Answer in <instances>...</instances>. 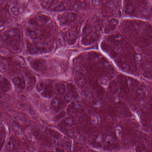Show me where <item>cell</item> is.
I'll use <instances>...</instances> for the list:
<instances>
[{
  "label": "cell",
  "instance_id": "cell-28",
  "mask_svg": "<svg viewBox=\"0 0 152 152\" xmlns=\"http://www.w3.org/2000/svg\"><path fill=\"white\" fill-rule=\"evenodd\" d=\"M135 8L132 4H128L126 5L125 8V12L126 14L132 15L135 14Z\"/></svg>",
  "mask_w": 152,
  "mask_h": 152
},
{
  "label": "cell",
  "instance_id": "cell-34",
  "mask_svg": "<svg viewBox=\"0 0 152 152\" xmlns=\"http://www.w3.org/2000/svg\"><path fill=\"white\" fill-rule=\"evenodd\" d=\"M44 85H45V83H44V82L42 81L38 82L36 85V90L37 91L39 92H41L43 90Z\"/></svg>",
  "mask_w": 152,
  "mask_h": 152
},
{
  "label": "cell",
  "instance_id": "cell-35",
  "mask_svg": "<svg viewBox=\"0 0 152 152\" xmlns=\"http://www.w3.org/2000/svg\"><path fill=\"white\" fill-rule=\"evenodd\" d=\"M91 121L92 124L95 125L98 124L100 121V119L98 115H92L91 117Z\"/></svg>",
  "mask_w": 152,
  "mask_h": 152
},
{
  "label": "cell",
  "instance_id": "cell-31",
  "mask_svg": "<svg viewBox=\"0 0 152 152\" xmlns=\"http://www.w3.org/2000/svg\"><path fill=\"white\" fill-rule=\"evenodd\" d=\"M72 141L69 138H66L63 142V147L66 150H70L72 148Z\"/></svg>",
  "mask_w": 152,
  "mask_h": 152
},
{
  "label": "cell",
  "instance_id": "cell-2",
  "mask_svg": "<svg viewBox=\"0 0 152 152\" xmlns=\"http://www.w3.org/2000/svg\"><path fill=\"white\" fill-rule=\"evenodd\" d=\"M1 38L5 42L9 44L18 43L21 39V32L18 29L11 28L3 34Z\"/></svg>",
  "mask_w": 152,
  "mask_h": 152
},
{
  "label": "cell",
  "instance_id": "cell-25",
  "mask_svg": "<svg viewBox=\"0 0 152 152\" xmlns=\"http://www.w3.org/2000/svg\"><path fill=\"white\" fill-rule=\"evenodd\" d=\"M48 133H49L50 135L54 138L58 139L61 137V135L60 134V132H58V131L55 129L50 128V129H48Z\"/></svg>",
  "mask_w": 152,
  "mask_h": 152
},
{
  "label": "cell",
  "instance_id": "cell-6",
  "mask_svg": "<svg viewBox=\"0 0 152 152\" xmlns=\"http://www.w3.org/2000/svg\"><path fill=\"white\" fill-rule=\"evenodd\" d=\"M66 40L69 45H73L77 39V34L74 29H69L65 34Z\"/></svg>",
  "mask_w": 152,
  "mask_h": 152
},
{
  "label": "cell",
  "instance_id": "cell-32",
  "mask_svg": "<svg viewBox=\"0 0 152 152\" xmlns=\"http://www.w3.org/2000/svg\"><path fill=\"white\" fill-rule=\"evenodd\" d=\"M102 142V137L100 134H97L94 137L93 139V143L99 146L101 145Z\"/></svg>",
  "mask_w": 152,
  "mask_h": 152
},
{
  "label": "cell",
  "instance_id": "cell-27",
  "mask_svg": "<svg viewBox=\"0 0 152 152\" xmlns=\"http://www.w3.org/2000/svg\"><path fill=\"white\" fill-rule=\"evenodd\" d=\"M115 144V140L112 136H107L105 139V145L106 147L110 148L113 146Z\"/></svg>",
  "mask_w": 152,
  "mask_h": 152
},
{
  "label": "cell",
  "instance_id": "cell-41",
  "mask_svg": "<svg viewBox=\"0 0 152 152\" xmlns=\"http://www.w3.org/2000/svg\"><path fill=\"white\" fill-rule=\"evenodd\" d=\"M112 88L114 92L116 93L118 92V86H117V83H113V85L112 86Z\"/></svg>",
  "mask_w": 152,
  "mask_h": 152
},
{
  "label": "cell",
  "instance_id": "cell-24",
  "mask_svg": "<svg viewBox=\"0 0 152 152\" xmlns=\"http://www.w3.org/2000/svg\"><path fill=\"white\" fill-rule=\"evenodd\" d=\"M128 85L129 88L131 90L136 89L139 86V82L136 79L129 78L128 79Z\"/></svg>",
  "mask_w": 152,
  "mask_h": 152
},
{
  "label": "cell",
  "instance_id": "cell-4",
  "mask_svg": "<svg viewBox=\"0 0 152 152\" xmlns=\"http://www.w3.org/2000/svg\"><path fill=\"white\" fill-rule=\"evenodd\" d=\"M30 64L32 68L37 72L44 71L47 66L46 60L42 58H34L32 59Z\"/></svg>",
  "mask_w": 152,
  "mask_h": 152
},
{
  "label": "cell",
  "instance_id": "cell-7",
  "mask_svg": "<svg viewBox=\"0 0 152 152\" xmlns=\"http://www.w3.org/2000/svg\"><path fill=\"white\" fill-rule=\"evenodd\" d=\"M41 95L44 97L51 98L53 96L54 93V86L51 83L45 84L43 90L41 92Z\"/></svg>",
  "mask_w": 152,
  "mask_h": 152
},
{
  "label": "cell",
  "instance_id": "cell-44",
  "mask_svg": "<svg viewBox=\"0 0 152 152\" xmlns=\"http://www.w3.org/2000/svg\"><path fill=\"white\" fill-rule=\"evenodd\" d=\"M92 5L94 6V7H98L100 5V2L99 1H91Z\"/></svg>",
  "mask_w": 152,
  "mask_h": 152
},
{
  "label": "cell",
  "instance_id": "cell-29",
  "mask_svg": "<svg viewBox=\"0 0 152 152\" xmlns=\"http://www.w3.org/2000/svg\"><path fill=\"white\" fill-rule=\"evenodd\" d=\"M10 12L12 15L17 16L20 13V9L18 6L15 5H12L10 8Z\"/></svg>",
  "mask_w": 152,
  "mask_h": 152
},
{
  "label": "cell",
  "instance_id": "cell-10",
  "mask_svg": "<svg viewBox=\"0 0 152 152\" xmlns=\"http://www.w3.org/2000/svg\"><path fill=\"white\" fill-rule=\"evenodd\" d=\"M17 145L16 139L13 137H10L7 141L5 146V149L7 152H14L17 148Z\"/></svg>",
  "mask_w": 152,
  "mask_h": 152
},
{
  "label": "cell",
  "instance_id": "cell-20",
  "mask_svg": "<svg viewBox=\"0 0 152 152\" xmlns=\"http://www.w3.org/2000/svg\"><path fill=\"white\" fill-rule=\"evenodd\" d=\"M66 4L64 2L56 1L53 7L50 9V10L53 11H59L64 10L65 9Z\"/></svg>",
  "mask_w": 152,
  "mask_h": 152
},
{
  "label": "cell",
  "instance_id": "cell-19",
  "mask_svg": "<svg viewBox=\"0 0 152 152\" xmlns=\"http://www.w3.org/2000/svg\"><path fill=\"white\" fill-rule=\"evenodd\" d=\"M136 94L139 98H145L147 95L146 89L144 86H139L136 89Z\"/></svg>",
  "mask_w": 152,
  "mask_h": 152
},
{
  "label": "cell",
  "instance_id": "cell-16",
  "mask_svg": "<svg viewBox=\"0 0 152 152\" xmlns=\"http://www.w3.org/2000/svg\"><path fill=\"white\" fill-rule=\"evenodd\" d=\"M35 20H36L37 23H39L43 25L49 23L50 21V18L47 15L44 14H39L36 16Z\"/></svg>",
  "mask_w": 152,
  "mask_h": 152
},
{
  "label": "cell",
  "instance_id": "cell-30",
  "mask_svg": "<svg viewBox=\"0 0 152 152\" xmlns=\"http://www.w3.org/2000/svg\"><path fill=\"white\" fill-rule=\"evenodd\" d=\"M55 2L56 1H44L42 2L41 5L44 8L50 10L55 4Z\"/></svg>",
  "mask_w": 152,
  "mask_h": 152
},
{
  "label": "cell",
  "instance_id": "cell-45",
  "mask_svg": "<svg viewBox=\"0 0 152 152\" xmlns=\"http://www.w3.org/2000/svg\"><path fill=\"white\" fill-rule=\"evenodd\" d=\"M4 21L3 20V19H1L0 18V27H1V26L4 25Z\"/></svg>",
  "mask_w": 152,
  "mask_h": 152
},
{
  "label": "cell",
  "instance_id": "cell-37",
  "mask_svg": "<svg viewBox=\"0 0 152 152\" xmlns=\"http://www.w3.org/2000/svg\"><path fill=\"white\" fill-rule=\"evenodd\" d=\"M84 96L88 99H92L93 98V94L92 91L89 89H85L83 91Z\"/></svg>",
  "mask_w": 152,
  "mask_h": 152
},
{
  "label": "cell",
  "instance_id": "cell-42",
  "mask_svg": "<svg viewBox=\"0 0 152 152\" xmlns=\"http://www.w3.org/2000/svg\"><path fill=\"white\" fill-rule=\"evenodd\" d=\"M121 68L124 71H128L129 69V66L127 64H123L121 65Z\"/></svg>",
  "mask_w": 152,
  "mask_h": 152
},
{
  "label": "cell",
  "instance_id": "cell-26",
  "mask_svg": "<svg viewBox=\"0 0 152 152\" xmlns=\"http://www.w3.org/2000/svg\"><path fill=\"white\" fill-rule=\"evenodd\" d=\"M6 134L3 130H0V150L4 147L6 141Z\"/></svg>",
  "mask_w": 152,
  "mask_h": 152
},
{
  "label": "cell",
  "instance_id": "cell-21",
  "mask_svg": "<svg viewBox=\"0 0 152 152\" xmlns=\"http://www.w3.org/2000/svg\"><path fill=\"white\" fill-rule=\"evenodd\" d=\"M110 42L115 45H119L123 40V37L119 34H116L110 36L109 38Z\"/></svg>",
  "mask_w": 152,
  "mask_h": 152
},
{
  "label": "cell",
  "instance_id": "cell-23",
  "mask_svg": "<svg viewBox=\"0 0 152 152\" xmlns=\"http://www.w3.org/2000/svg\"><path fill=\"white\" fill-rule=\"evenodd\" d=\"M74 80L75 83L80 87H83L86 83L85 78L80 75H76L74 76Z\"/></svg>",
  "mask_w": 152,
  "mask_h": 152
},
{
  "label": "cell",
  "instance_id": "cell-46",
  "mask_svg": "<svg viewBox=\"0 0 152 152\" xmlns=\"http://www.w3.org/2000/svg\"><path fill=\"white\" fill-rule=\"evenodd\" d=\"M93 104H94L95 106L99 105V101H96H96H93Z\"/></svg>",
  "mask_w": 152,
  "mask_h": 152
},
{
  "label": "cell",
  "instance_id": "cell-9",
  "mask_svg": "<svg viewBox=\"0 0 152 152\" xmlns=\"http://www.w3.org/2000/svg\"><path fill=\"white\" fill-rule=\"evenodd\" d=\"M119 20L116 18L110 19L104 29L105 33H109L115 30L119 24Z\"/></svg>",
  "mask_w": 152,
  "mask_h": 152
},
{
  "label": "cell",
  "instance_id": "cell-3",
  "mask_svg": "<svg viewBox=\"0 0 152 152\" xmlns=\"http://www.w3.org/2000/svg\"><path fill=\"white\" fill-rule=\"evenodd\" d=\"M77 17V14L74 12H66L58 15L57 20L60 25L66 26L74 23Z\"/></svg>",
  "mask_w": 152,
  "mask_h": 152
},
{
  "label": "cell",
  "instance_id": "cell-11",
  "mask_svg": "<svg viewBox=\"0 0 152 152\" xmlns=\"http://www.w3.org/2000/svg\"><path fill=\"white\" fill-rule=\"evenodd\" d=\"M31 50L36 53H44L47 51V48L44 44L40 42H35L31 45Z\"/></svg>",
  "mask_w": 152,
  "mask_h": 152
},
{
  "label": "cell",
  "instance_id": "cell-36",
  "mask_svg": "<svg viewBox=\"0 0 152 152\" xmlns=\"http://www.w3.org/2000/svg\"><path fill=\"white\" fill-rule=\"evenodd\" d=\"M72 98V97L68 92L65 93L64 95V101L66 102V103H68L71 102Z\"/></svg>",
  "mask_w": 152,
  "mask_h": 152
},
{
  "label": "cell",
  "instance_id": "cell-8",
  "mask_svg": "<svg viewBox=\"0 0 152 152\" xmlns=\"http://www.w3.org/2000/svg\"><path fill=\"white\" fill-rule=\"evenodd\" d=\"M64 105V101L58 97H55L51 100L50 106L51 108L56 112L60 111Z\"/></svg>",
  "mask_w": 152,
  "mask_h": 152
},
{
  "label": "cell",
  "instance_id": "cell-18",
  "mask_svg": "<svg viewBox=\"0 0 152 152\" xmlns=\"http://www.w3.org/2000/svg\"><path fill=\"white\" fill-rule=\"evenodd\" d=\"M99 65L102 68L106 69H110L112 68V65L110 62L105 58H100L98 61Z\"/></svg>",
  "mask_w": 152,
  "mask_h": 152
},
{
  "label": "cell",
  "instance_id": "cell-1",
  "mask_svg": "<svg viewBox=\"0 0 152 152\" xmlns=\"http://www.w3.org/2000/svg\"><path fill=\"white\" fill-rule=\"evenodd\" d=\"M99 31L96 30L93 25L86 24L83 30L81 42L84 45H89L96 41L99 37Z\"/></svg>",
  "mask_w": 152,
  "mask_h": 152
},
{
  "label": "cell",
  "instance_id": "cell-13",
  "mask_svg": "<svg viewBox=\"0 0 152 152\" xmlns=\"http://www.w3.org/2000/svg\"><path fill=\"white\" fill-rule=\"evenodd\" d=\"M26 34L27 36L32 39H37L41 34L40 30L34 28H30L27 29L26 31Z\"/></svg>",
  "mask_w": 152,
  "mask_h": 152
},
{
  "label": "cell",
  "instance_id": "cell-33",
  "mask_svg": "<svg viewBox=\"0 0 152 152\" xmlns=\"http://www.w3.org/2000/svg\"><path fill=\"white\" fill-rule=\"evenodd\" d=\"M75 70L76 72L78 73V74L81 75L84 74L87 72V70L84 66H77L75 68Z\"/></svg>",
  "mask_w": 152,
  "mask_h": 152
},
{
  "label": "cell",
  "instance_id": "cell-40",
  "mask_svg": "<svg viewBox=\"0 0 152 152\" xmlns=\"http://www.w3.org/2000/svg\"><path fill=\"white\" fill-rule=\"evenodd\" d=\"M136 152H144L145 151V147L143 145H139L136 147Z\"/></svg>",
  "mask_w": 152,
  "mask_h": 152
},
{
  "label": "cell",
  "instance_id": "cell-43",
  "mask_svg": "<svg viewBox=\"0 0 152 152\" xmlns=\"http://www.w3.org/2000/svg\"><path fill=\"white\" fill-rule=\"evenodd\" d=\"M115 132H116V134L118 137H120L121 134V129L120 127H117L115 129Z\"/></svg>",
  "mask_w": 152,
  "mask_h": 152
},
{
  "label": "cell",
  "instance_id": "cell-12",
  "mask_svg": "<svg viewBox=\"0 0 152 152\" xmlns=\"http://www.w3.org/2000/svg\"><path fill=\"white\" fill-rule=\"evenodd\" d=\"M74 124V121L72 118L70 117H66L64 118L59 122L58 125L60 128L67 129L70 128Z\"/></svg>",
  "mask_w": 152,
  "mask_h": 152
},
{
  "label": "cell",
  "instance_id": "cell-39",
  "mask_svg": "<svg viewBox=\"0 0 152 152\" xmlns=\"http://www.w3.org/2000/svg\"><path fill=\"white\" fill-rule=\"evenodd\" d=\"M7 65L5 62H0V71L2 72H6L7 69Z\"/></svg>",
  "mask_w": 152,
  "mask_h": 152
},
{
  "label": "cell",
  "instance_id": "cell-17",
  "mask_svg": "<svg viewBox=\"0 0 152 152\" xmlns=\"http://www.w3.org/2000/svg\"><path fill=\"white\" fill-rule=\"evenodd\" d=\"M68 93L71 95L72 98H77L79 96L78 90L76 87L73 83H69L66 86Z\"/></svg>",
  "mask_w": 152,
  "mask_h": 152
},
{
  "label": "cell",
  "instance_id": "cell-15",
  "mask_svg": "<svg viewBox=\"0 0 152 152\" xmlns=\"http://www.w3.org/2000/svg\"><path fill=\"white\" fill-rule=\"evenodd\" d=\"M54 92L58 96L64 95L66 91V87L63 83H57L54 86Z\"/></svg>",
  "mask_w": 152,
  "mask_h": 152
},
{
  "label": "cell",
  "instance_id": "cell-14",
  "mask_svg": "<svg viewBox=\"0 0 152 152\" xmlns=\"http://www.w3.org/2000/svg\"><path fill=\"white\" fill-rule=\"evenodd\" d=\"M13 82L18 88L23 89L26 87V81L22 76H16L13 79Z\"/></svg>",
  "mask_w": 152,
  "mask_h": 152
},
{
  "label": "cell",
  "instance_id": "cell-5",
  "mask_svg": "<svg viewBox=\"0 0 152 152\" xmlns=\"http://www.w3.org/2000/svg\"><path fill=\"white\" fill-rule=\"evenodd\" d=\"M11 88L10 81L5 76L0 75V91L7 92Z\"/></svg>",
  "mask_w": 152,
  "mask_h": 152
},
{
  "label": "cell",
  "instance_id": "cell-38",
  "mask_svg": "<svg viewBox=\"0 0 152 152\" xmlns=\"http://www.w3.org/2000/svg\"><path fill=\"white\" fill-rule=\"evenodd\" d=\"M99 83L102 86L106 87L108 84V80L105 77L100 78L99 80Z\"/></svg>",
  "mask_w": 152,
  "mask_h": 152
},
{
  "label": "cell",
  "instance_id": "cell-22",
  "mask_svg": "<svg viewBox=\"0 0 152 152\" xmlns=\"http://www.w3.org/2000/svg\"><path fill=\"white\" fill-rule=\"evenodd\" d=\"M68 111L72 114H76L81 110V107L79 104L75 103H72L68 107Z\"/></svg>",
  "mask_w": 152,
  "mask_h": 152
}]
</instances>
